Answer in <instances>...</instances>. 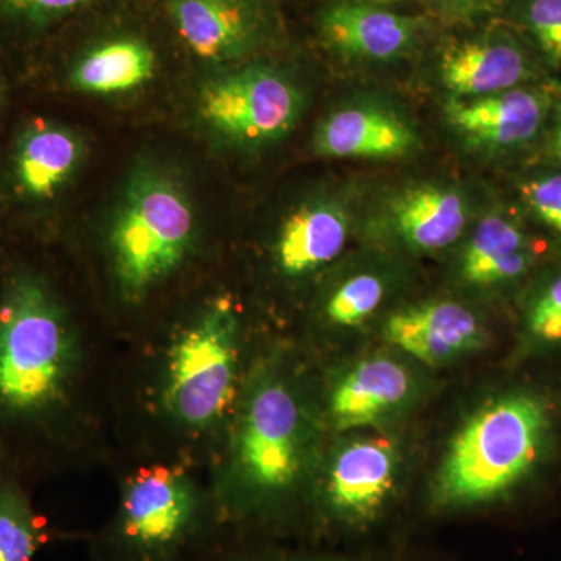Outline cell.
Segmentation results:
<instances>
[{
	"instance_id": "cell-3",
	"label": "cell",
	"mask_w": 561,
	"mask_h": 561,
	"mask_svg": "<svg viewBox=\"0 0 561 561\" xmlns=\"http://www.w3.org/2000/svg\"><path fill=\"white\" fill-rule=\"evenodd\" d=\"M194 213L169 176L146 172L125 192L113 231L114 272L125 297L139 300L171 275L190 250Z\"/></svg>"
},
{
	"instance_id": "cell-4",
	"label": "cell",
	"mask_w": 561,
	"mask_h": 561,
	"mask_svg": "<svg viewBox=\"0 0 561 561\" xmlns=\"http://www.w3.org/2000/svg\"><path fill=\"white\" fill-rule=\"evenodd\" d=\"M238 365V323L230 306L216 305L184 331L169 357L164 402L187 426L219 419L231 398Z\"/></svg>"
},
{
	"instance_id": "cell-20",
	"label": "cell",
	"mask_w": 561,
	"mask_h": 561,
	"mask_svg": "<svg viewBox=\"0 0 561 561\" xmlns=\"http://www.w3.org/2000/svg\"><path fill=\"white\" fill-rule=\"evenodd\" d=\"M529 265L524 234L511 220L490 216L479 224L461 257L465 279L493 286L518 278Z\"/></svg>"
},
{
	"instance_id": "cell-2",
	"label": "cell",
	"mask_w": 561,
	"mask_h": 561,
	"mask_svg": "<svg viewBox=\"0 0 561 561\" xmlns=\"http://www.w3.org/2000/svg\"><path fill=\"white\" fill-rule=\"evenodd\" d=\"M551 430V405L535 391H512L490 401L454 437L435 497L451 507L504 497L537 468Z\"/></svg>"
},
{
	"instance_id": "cell-15",
	"label": "cell",
	"mask_w": 561,
	"mask_h": 561,
	"mask_svg": "<svg viewBox=\"0 0 561 561\" xmlns=\"http://www.w3.org/2000/svg\"><path fill=\"white\" fill-rule=\"evenodd\" d=\"M524 76L526 61L522 51L504 41H465L449 47L440 62L442 83L459 99L512 90Z\"/></svg>"
},
{
	"instance_id": "cell-26",
	"label": "cell",
	"mask_w": 561,
	"mask_h": 561,
	"mask_svg": "<svg viewBox=\"0 0 561 561\" xmlns=\"http://www.w3.org/2000/svg\"><path fill=\"white\" fill-rule=\"evenodd\" d=\"M524 197L538 219L561 234V175L531 181L524 187Z\"/></svg>"
},
{
	"instance_id": "cell-11",
	"label": "cell",
	"mask_w": 561,
	"mask_h": 561,
	"mask_svg": "<svg viewBox=\"0 0 561 561\" xmlns=\"http://www.w3.org/2000/svg\"><path fill=\"white\" fill-rule=\"evenodd\" d=\"M460 135L489 147L526 142L540 128L542 103L529 91L508 90L476 99H454L446 108Z\"/></svg>"
},
{
	"instance_id": "cell-1",
	"label": "cell",
	"mask_w": 561,
	"mask_h": 561,
	"mask_svg": "<svg viewBox=\"0 0 561 561\" xmlns=\"http://www.w3.org/2000/svg\"><path fill=\"white\" fill-rule=\"evenodd\" d=\"M76 359V337L50 284L25 268L11 272L0 284V445L54 416Z\"/></svg>"
},
{
	"instance_id": "cell-19",
	"label": "cell",
	"mask_w": 561,
	"mask_h": 561,
	"mask_svg": "<svg viewBox=\"0 0 561 561\" xmlns=\"http://www.w3.org/2000/svg\"><path fill=\"white\" fill-rule=\"evenodd\" d=\"M154 68L157 57L149 44L138 38L111 39L80 58L70 83L90 94H116L149 81Z\"/></svg>"
},
{
	"instance_id": "cell-5",
	"label": "cell",
	"mask_w": 561,
	"mask_h": 561,
	"mask_svg": "<svg viewBox=\"0 0 561 561\" xmlns=\"http://www.w3.org/2000/svg\"><path fill=\"white\" fill-rule=\"evenodd\" d=\"M305 459L300 408L283 383L254 391L238 435V463L251 489L276 493L294 485Z\"/></svg>"
},
{
	"instance_id": "cell-17",
	"label": "cell",
	"mask_w": 561,
	"mask_h": 561,
	"mask_svg": "<svg viewBox=\"0 0 561 561\" xmlns=\"http://www.w3.org/2000/svg\"><path fill=\"white\" fill-rule=\"evenodd\" d=\"M394 230L413 250L437 251L459 239L467 206L456 191L419 186L398 197L391 208Z\"/></svg>"
},
{
	"instance_id": "cell-27",
	"label": "cell",
	"mask_w": 561,
	"mask_h": 561,
	"mask_svg": "<svg viewBox=\"0 0 561 561\" xmlns=\"http://www.w3.org/2000/svg\"><path fill=\"white\" fill-rule=\"evenodd\" d=\"M552 153L561 161V108L557 111L556 122L551 133Z\"/></svg>"
},
{
	"instance_id": "cell-6",
	"label": "cell",
	"mask_w": 561,
	"mask_h": 561,
	"mask_svg": "<svg viewBox=\"0 0 561 561\" xmlns=\"http://www.w3.org/2000/svg\"><path fill=\"white\" fill-rule=\"evenodd\" d=\"M301 111V98L275 70L249 68L210 81L201 113L214 130L242 142H267L286 135Z\"/></svg>"
},
{
	"instance_id": "cell-10",
	"label": "cell",
	"mask_w": 561,
	"mask_h": 561,
	"mask_svg": "<svg viewBox=\"0 0 561 561\" xmlns=\"http://www.w3.org/2000/svg\"><path fill=\"white\" fill-rule=\"evenodd\" d=\"M413 390L411 373L398 362L389 357L362 360L332 391L331 419L339 430L375 426L404 408Z\"/></svg>"
},
{
	"instance_id": "cell-28",
	"label": "cell",
	"mask_w": 561,
	"mask_h": 561,
	"mask_svg": "<svg viewBox=\"0 0 561 561\" xmlns=\"http://www.w3.org/2000/svg\"><path fill=\"white\" fill-rule=\"evenodd\" d=\"M367 2H373V3H387V2H393V0H367Z\"/></svg>"
},
{
	"instance_id": "cell-25",
	"label": "cell",
	"mask_w": 561,
	"mask_h": 561,
	"mask_svg": "<svg viewBox=\"0 0 561 561\" xmlns=\"http://www.w3.org/2000/svg\"><path fill=\"white\" fill-rule=\"evenodd\" d=\"M530 25L553 65L561 62V0H534Z\"/></svg>"
},
{
	"instance_id": "cell-9",
	"label": "cell",
	"mask_w": 561,
	"mask_h": 561,
	"mask_svg": "<svg viewBox=\"0 0 561 561\" xmlns=\"http://www.w3.org/2000/svg\"><path fill=\"white\" fill-rule=\"evenodd\" d=\"M397 468V453L390 443H348L332 460L328 478L332 511L345 522H370L389 500Z\"/></svg>"
},
{
	"instance_id": "cell-22",
	"label": "cell",
	"mask_w": 561,
	"mask_h": 561,
	"mask_svg": "<svg viewBox=\"0 0 561 561\" xmlns=\"http://www.w3.org/2000/svg\"><path fill=\"white\" fill-rule=\"evenodd\" d=\"M383 294L386 286L378 276L368 273L353 276L328 301V319L346 328L364 323L379 308Z\"/></svg>"
},
{
	"instance_id": "cell-18",
	"label": "cell",
	"mask_w": 561,
	"mask_h": 561,
	"mask_svg": "<svg viewBox=\"0 0 561 561\" xmlns=\"http://www.w3.org/2000/svg\"><path fill=\"white\" fill-rule=\"evenodd\" d=\"M80 139L50 122H33L21 136L14 157L18 183L32 197H51L76 171Z\"/></svg>"
},
{
	"instance_id": "cell-13",
	"label": "cell",
	"mask_w": 561,
	"mask_h": 561,
	"mask_svg": "<svg viewBox=\"0 0 561 561\" xmlns=\"http://www.w3.org/2000/svg\"><path fill=\"white\" fill-rule=\"evenodd\" d=\"M412 128L389 111L351 106L332 113L316 133L317 153L332 158H397L415 146Z\"/></svg>"
},
{
	"instance_id": "cell-7",
	"label": "cell",
	"mask_w": 561,
	"mask_h": 561,
	"mask_svg": "<svg viewBox=\"0 0 561 561\" xmlns=\"http://www.w3.org/2000/svg\"><path fill=\"white\" fill-rule=\"evenodd\" d=\"M197 515V496L187 479L151 468L125 490L116 537L136 560H162L190 537Z\"/></svg>"
},
{
	"instance_id": "cell-14",
	"label": "cell",
	"mask_w": 561,
	"mask_h": 561,
	"mask_svg": "<svg viewBox=\"0 0 561 561\" xmlns=\"http://www.w3.org/2000/svg\"><path fill=\"white\" fill-rule=\"evenodd\" d=\"M321 31L346 57L390 60L411 46L415 22L368 3H341L323 14Z\"/></svg>"
},
{
	"instance_id": "cell-24",
	"label": "cell",
	"mask_w": 561,
	"mask_h": 561,
	"mask_svg": "<svg viewBox=\"0 0 561 561\" xmlns=\"http://www.w3.org/2000/svg\"><path fill=\"white\" fill-rule=\"evenodd\" d=\"M529 331L538 342L561 343V276L531 306Z\"/></svg>"
},
{
	"instance_id": "cell-8",
	"label": "cell",
	"mask_w": 561,
	"mask_h": 561,
	"mask_svg": "<svg viewBox=\"0 0 561 561\" xmlns=\"http://www.w3.org/2000/svg\"><path fill=\"white\" fill-rule=\"evenodd\" d=\"M383 337L424 364L442 365L479 348L483 332L470 309L435 301L393 313L383 328Z\"/></svg>"
},
{
	"instance_id": "cell-16",
	"label": "cell",
	"mask_w": 561,
	"mask_h": 561,
	"mask_svg": "<svg viewBox=\"0 0 561 561\" xmlns=\"http://www.w3.org/2000/svg\"><path fill=\"white\" fill-rule=\"evenodd\" d=\"M348 219L339 206L312 203L291 214L280 228L276 256L287 275L317 271L342 253Z\"/></svg>"
},
{
	"instance_id": "cell-23",
	"label": "cell",
	"mask_w": 561,
	"mask_h": 561,
	"mask_svg": "<svg viewBox=\"0 0 561 561\" xmlns=\"http://www.w3.org/2000/svg\"><path fill=\"white\" fill-rule=\"evenodd\" d=\"M90 2L91 0H0V14L7 20L39 27L60 20Z\"/></svg>"
},
{
	"instance_id": "cell-21",
	"label": "cell",
	"mask_w": 561,
	"mask_h": 561,
	"mask_svg": "<svg viewBox=\"0 0 561 561\" xmlns=\"http://www.w3.org/2000/svg\"><path fill=\"white\" fill-rule=\"evenodd\" d=\"M46 537L20 476L0 465V561H35Z\"/></svg>"
},
{
	"instance_id": "cell-12",
	"label": "cell",
	"mask_w": 561,
	"mask_h": 561,
	"mask_svg": "<svg viewBox=\"0 0 561 561\" xmlns=\"http://www.w3.org/2000/svg\"><path fill=\"white\" fill-rule=\"evenodd\" d=\"M169 9L181 38L206 60L238 57L256 36V18L247 0H171Z\"/></svg>"
}]
</instances>
